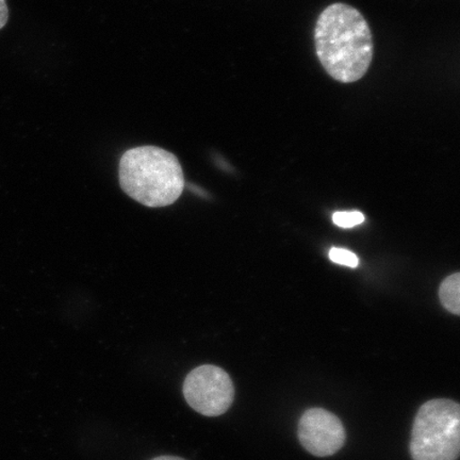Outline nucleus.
Instances as JSON below:
<instances>
[{
	"label": "nucleus",
	"mask_w": 460,
	"mask_h": 460,
	"mask_svg": "<svg viewBox=\"0 0 460 460\" xmlns=\"http://www.w3.org/2000/svg\"><path fill=\"white\" fill-rule=\"evenodd\" d=\"M152 460H186V459H183L181 457H176V456H160V457L154 458Z\"/></svg>",
	"instance_id": "nucleus-10"
},
{
	"label": "nucleus",
	"mask_w": 460,
	"mask_h": 460,
	"mask_svg": "<svg viewBox=\"0 0 460 460\" xmlns=\"http://www.w3.org/2000/svg\"><path fill=\"white\" fill-rule=\"evenodd\" d=\"M331 261L341 264V266L356 268L358 267L359 258L354 252L339 247H333L330 252Z\"/></svg>",
	"instance_id": "nucleus-8"
},
{
	"label": "nucleus",
	"mask_w": 460,
	"mask_h": 460,
	"mask_svg": "<svg viewBox=\"0 0 460 460\" xmlns=\"http://www.w3.org/2000/svg\"><path fill=\"white\" fill-rule=\"evenodd\" d=\"M460 406L447 399L430 400L420 407L413 421L411 454L413 460H457Z\"/></svg>",
	"instance_id": "nucleus-3"
},
{
	"label": "nucleus",
	"mask_w": 460,
	"mask_h": 460,
	"mask_svg": "<svg viewBox=\"0 0 460 460\" xmlns=\"http://www.w3.org/2000/svg\"><path fill=\"white\" fill-rule=\"evenodd\" d=\"M182 391L188 404L206 417L223 415L234 399V387L228 373L211 365L200 366L190 372Z\"/></svg>",
	"instance_id": "nucleus-4"
},
{
	"label": "nucleus",
	"mask_w": 460,
	"mask_h": 460,
	"mask_svg": "<svg viewBox=\"0 0 460 460\" xmlns=\"http://www.w3.org/2000/svg\"><path fill=\"white\" fill-rule=\"evenodd\" d=\"M440 302L448 312L460 314V274L448 276L440 286Z\"/></svg>",
	"instance_id": "nucleus-6"
},
{
	"label": "nucleus",
	"mask_w": 460,
	"mask_h": 460,
	"mask_svg": "<svg viewBox=\"0 0 460 460\" xmlns=\"http://www.w3.org/2000/svg\"><path fill=\"white\" fill-rule=\"evenodd\" d=\"M315 53L324 70L341 84L365 76L372 63L371 29L352 5L336 3L322 11L314 27Z\"/></svg>",
	"instance_id": "nucleus-1"
},
{
	"label": "nucleus",
	"mask_w": 460,
	"mask_h": 460,
	"mask_svg": "<svg viewBox=\"0 0 460 460\" xmlns=\"http://www.w3.org/2000/svg\"><path fill=\"white\" fill-rule=\"evenodd\" d=\"M9 19V9L5 0H0V29L7 24Z\"/></svg>",
	"instance_id": "nucleus-9"
},
{
	"label": "nucleus",
	"mask_w": 460,
	"mask_h": 460,
	"mask_svg": "<svg viewBox=\"0 0 460 460\" xmlns=\"http://www.w3.org/2000/svg\"><path fill=\"white\" fill-rule=\"evenodd\" d=\"M298 439L314 456L329 457L341 450L347 434L336 415L323 408H310L298 422Z\"/></svg>",
	"instance_id": "nucleus-5"
},
{
	"label": "nucleus",
	"mask_w": 460,
	"mask_h": 460,
	"mask_svg": "<svg viewBox=\"0 0 460 460\" xmlns=\"http://www.w3.org/2000/svg\"><path fill=\"white\" fill-rule=\"evenodd\" d=\"M119 185L140 204L160 208L174 204L185 189V177L174 154L157 146L129 149L119 160Z\"/></svg>",
	"instance_id": "nucleus-2"
},
{
	"label": "nucleus",
	"mask_w": 460,
	"mask_h": 460,
	"mask_svg": "<svg viewBox=\"0 0 460 460\" xmlns=\"http://www.w3.org/2000/svg\"><path fill=\"white\" fill-rule=\"evenodd\" d=\"M364 221L365 217L359 211L336 212V214L332 216V222L335 223L337 226L342 228H352L360 226Z\"/></svg>",
	"instance_id": "nucleus-7"
}]
</instances>
